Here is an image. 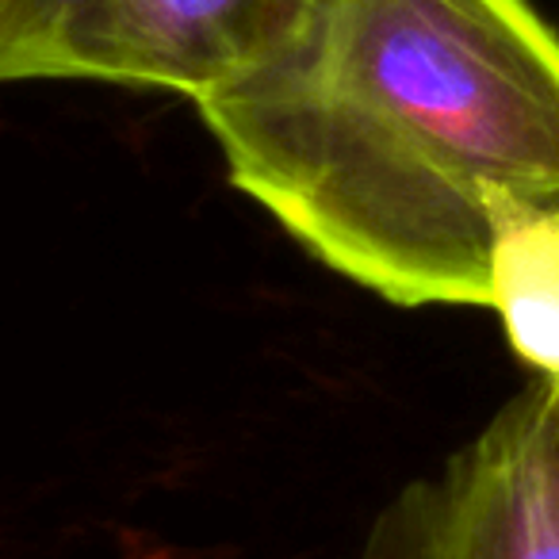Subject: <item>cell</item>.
<instances>
[{"mask_svg":"<svg viewBox=\"0 0 559 559\" xmlns=\"http://www.w3.org/2000/svg\"><path fill=\"white\" fill-rule=\"evenodd\" d=\"M195 108L246 200L395 307H487L495 203H559V35L528 0H322Z\"/></svg>","mask_w":559,"mask_h":559,"instance_id":"1","label":"cell"},{"mask_svg":"<svg viewBox=\"0 0 559 559\" xmlns=\"http://www.w3.org/2000/svg\"><path fill=\"white\" fill-rule=\"evenodd\" d=\"M322 0H9L0 81H111L188 100L288 50Z\"/></svg>","mask_w":559,"mask_h":559,"instance_id":"2","label":"cell"},{"mask_svg":"<svg viewBox=\"0 0 559 559\" xmlns=\"http://www.w3.org/2000/svg\"><path fill=\"white\" fill-rule=\"evenodd\" d=\"M490 311L510 349L540 380L559 383V203H495Z\"/></svg>","mask_w":559,"mask_h":559,"instance_id":"4","label":"cell"},{"mask_svg":"<svg viewBox=\"0 0 559 559\" xmlns=\"http://www.w3.org/2000/svg\"><path fill=\"white\" fill-rule=\"evenodd\" d=\"M544 429H548V460H551V479H556V495H559V383H548Z\"/></svg>","mask_w":559,"mask_h":559,"instance_id":"5","label":"cell"},{"mask_svg":"<svg viewBox=\"0 0 559 559\" xmlns=\"http://www.w3.org/2000/svg\"><path fill=\"white\" fill-rule=\"evenodd\" d=\"M4 9H9V0H0V12H4Z\"/></svg>","mask_w":559,"mask_h":559,"instance_id":"6","label":"cell"},{"mask_svg":"<svg viewBox=\"0 0 559 559\" xmlns=\"http://www.w3.org/2000/svg\"><path fill=\"white\" fill-rule=\"evenodd\" d=\"M548 380L490 418L376 518L360 559H559V495L544 429Z\"/></svg>","mask_w":559,"mask_h":559,"instance_id":"3","label":"cell"}]
</instances>
